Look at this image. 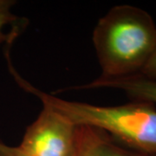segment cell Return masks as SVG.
I'll return each instance as SVG.
<instances>
[{"label":"cell","instance_id":"cell-1","mask_svg":"<svg viewBox=\"0 0 156 156\" xmlns=\"http://www.w3.org/2000/svg\"><path fill=\"white\" fill-rule=\"evenodd\" d=\"M8 68L18 86L37 97L47 107L76 126L99 128L126 147L149 156H156V108L154 104L134 101L119 106H97L61 99L36 88L13 67Z\"/></svg>","mask_w":156,"mask_h":156},{"label":"cell","instance_id":"cell-2","mask_svg":"<svg viewBox=\"0 0 156 156\" xmlns=\"http://www.w3.org/2000/svg\"><path fill=\"white\" fill-rule=\"evenodd\" d=\"M92 40L101 69L99 78L134 76L156 50V24L140 8L114 6L96 23Z\"/></svg>","mask_w":156,"mask_h":156},{"label":"cell","instance_id":"cell-3","mask_svg":"<svg viewBox=\"0 0 156 156\" xmlns=\"http://www.w3.org/2000/svg\"><path fill=\"white\" fill-rule=\"evenodd\" d=\"M76 126L43 106L18 146L30 156H73Z\"/></svg>","mask_w":156,"mask_h":156},{"label":"cell","instance_id":"cell-4","mask_svg":"<svg viewBox=\"0 0 156 156\" xmlns=\"http://www.w3.org/2000/svg\"><path fill=\"white\" fill-rule=\"evenodd\" d=\"M73 156H149L124 147L105 131L76 126Z\"/></svg>","mask_w":156,"mask_h":156},{"label":"cell","instance_id":"cell-5","mask_svg":"<svg viewBox=\"0 0 156 156\" xmlns=\"http://www.w3.org/2000/svg\"><path fill=\"white\" fill-rule=\"evenodd\" d=\"M108 88L123 91L133 101H147L156 105V80L147 78L141 74L114 79L97 78L93 82L69 88L68 89H92Z\"/></svg>","mask_w":156,"mask_h":156},{"label":"cell","instance_id":"cell-6","mask_svg":"<svg viewBox=\"0 0 156 156\" xmlns=\"http://www.w3.org/2000/svg\"><path fill=\"white\" fill-rule=\"evenodd\" d=\"M16 3L14 0H0V47L3 44L11 47L17 37L23 33L20 30L6 32L8 26L12 28L27 26L28 21L26 19L17 17L12 12V8Z\"/></svg>","mask_w":156,"mask_h":156},{"label":"cell","instance_id":"cell-7","mask_svg":"<svg viewBox=\"0 0 156 156\" xmlns=\"http://www.w3.org/2000/svg\"><path fill=\"white\" fill-rule=\"evenodd\" d=\"M0 156H30L17 147H12V146L7 145L2 140H0Z\"/></svg>","mask_w":156,"mask_h":156},{"label":"cell","instance_id":"cell-8","mask_svg":"<svg viewBox=\"0 0 156 156\" xmlns=\"http://www.w3.org/2000/svg\"><path fill=\"white\" fill-rule=\"evenodd\" d=\"M140 74L146 77L156 80V50Z\"/></svg>","mask_w":156,"mask_h":156}]
</instances>
